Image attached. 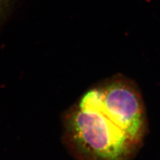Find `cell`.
<instances>
[{"instance_id": "2", "label": "cell", "mask_w": 160, "mask_h": 160, "mask_svg": "<svg viewBox=\"0 0 160 160\" xmlns=\"http://www.w3.org/2000/svg\"><path fill=\"white\" fill-rule=\"evenodd\" d=\"M11 0H0V23L2 22Z\"/></svg>"}, {"instance_id": "1", "label": "cell", "mask_w": 160, "mask_h": 160, "mask_svg": "<svg viewBox=\"0 0 160 160\" xmlns=\"http://www.w3.org/2000/svg\"><path fill=\"white\" fill-rule=\"evenodd\" d=\"M62 128L75 160H132L147 129L137 85L121 73L92 85L63 112Z\"/></svg>"}]
</instances>
